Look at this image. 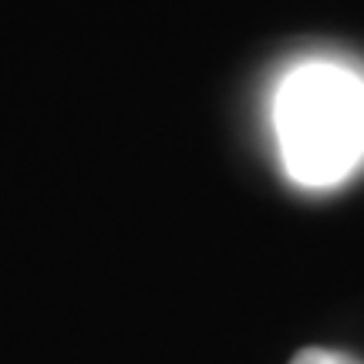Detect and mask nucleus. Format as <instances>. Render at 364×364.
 <instances>
[{
    "mask_svg": "<svg viewBox=\"0 0 364 364\" xmlns=\"http://www.w3.org/2000/svg\"><path fill=\"white\" fill-rule=\"evenodd\" d=\"M290 364H361V361H358V358H351V354H341V351L307 348V351H300Z\"/></svg>",
    "mask_w": 364,
    "mask_h": 364,
    "instance_id": "nucleus-2",
    "label": "nucleus"
},
{
    "mask_svg": "<svg viewBox=\"0 0 364 364\" xmlns=\"http://www.w3.org/2000/svg\"><path fill=\"white\" fill-rule=\"evenodd\" d=\"M287 172L304 186H334L364 159V78L338 65L290 71L273 102Z\"/></svg>",
    "mask_w": 364,
    "mask_h": 364,
    "instance_id": "nucleus-1",
    "label": "nucleus"
}]
</instances>
